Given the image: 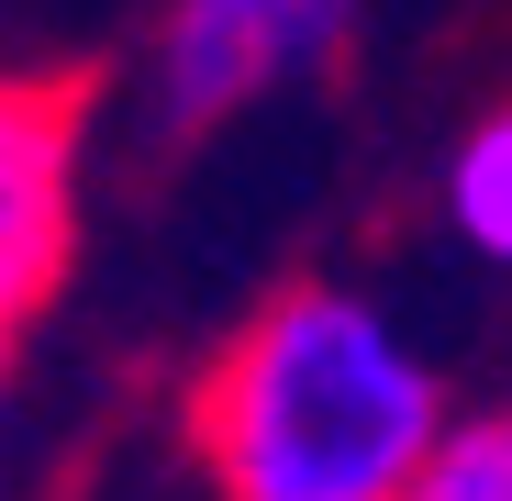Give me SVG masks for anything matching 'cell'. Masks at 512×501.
<instances>
[{
	"label": "cell",
	"instance_id": "cell-1",
	"mask_svg": "<svg viewBox=\"0 0 512 501\" xmlns=\"http://www.w3.org/2000/svg\"><path fill=\"white\" fill-rule=\"evenodd\" d=\"M446 379L368 290H279L190 390L212 501H412L446 446Z\"/></svg>",
	"mask_w": 512,
	"mask_h": 501
},
{
	"label": "cell",
	"instance_id": "cell-5",
	"mask_svg": "<svg viewBox=\"0 0 512 501\" xmlns=\"http://www.w3.org/2000/svg\"><path fill=\"white\" fill-rule=\"evenodd\" d=\"M412 501H512V468H501L490 412H479V424H446V446H435V468L412 479Z\"/></svg>",
	"mask_w": 512,
	"mask_h": 501
},
{
	"label": "cell",
	"instance_id": "cell-3",
	"mask_svg": "<svg viewBox=\"0 0 512 501\" xmlns=\"http://www.w3.org/2000/svg\"><path fill=\"white\" fill-rule=\"evenodd\" d=\"M78 156H90V90L23 67L0 90V312L12 334L56 301L78 257Z\"/></svg>",
	"mask_w": 512,
	"mask_h": 501
},
{
	"label": "cell",
	"instance_id": "cell-4",
	"mask_svg": "<svg viewBox=\"0 0 512 501\" xmlns=\"http://www.w3.org/2000/svg\"><path fill=\"white\" fill-rule=\"evenodd\" d=\"M446 223H457L468 257L512 268V101L457 134V156H446Z\"/></svg>",
	"mask_w": 512,
	"mask_h": 501
},
{
	"label": "cell",
	"instance_id": "cell-2",
	"mask_svg": "<svg viewBox=\"0 0 512 501\" xmlns=\"http://www.w3.org/2000/svg\"><path fill=\"white\" fill-rule=\"evenodd\" d=\"M357 0H179L156 23V123L201 134L346 45Z\"/></svg>",
	"mask_w": 512,
	"mask_h": 501
},
{
	"label": "cell",
	"instance_id": "cell-6",
	"mask_svg": "<svg viewBox=\"0 0 512 501\" xmlns=\"http://www.w3.org/2000/svg\"><path fill=\"white\" fill-rule=\"evenodd\" d=\"M490 435H501V468H512V401H501V412H490Z\"/></svg>",
	"mask_w": 512,
	"mask_h": 501
}]
</instances>
